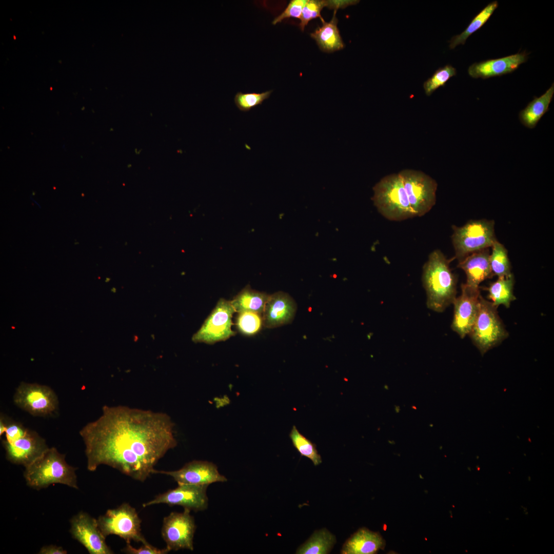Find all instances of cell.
Here are the masks:
<instances>
[{
	"label": "cell",
	"mask_w": 554,
	"mask_h": 554,
	"mask_svg": "<svg viewBox=\"0 0 554 554\" xmlns=\"http://www.w3.org/2000/svg\"><path fill=\"white\" fill-rule=\"evenodd\" d=\"M99 528L106 537L113 535L124 539L127 543L131 541L148 543L141 532L142 520L135 508L124 503L117 507L110 509L97 519Z\"/></svg>",
	"instance_id": "6"
},
{
	"label": "cell",
	"mask_w": 554,
	"mask_h": 554,
	"mask_svg": "<svg viewBox=\"0 0 554 554\" xmlns=\"http://www.w3.org/2000/svg\"><path fill=\"white\" fill-rule=\"evenodd\" d=\"M196 528L194 517L189 510L172 512L163 519L162 538L169 551L180 549L193 551V537Z\"/></svg>",
	"instance_id": "11"
},
{
	"label": "cell",
	"mask_w": 554,
	"mask_h": 554,
	"mask_svg": "<svg viewBox=\"0 0 554 554\" xmlns=\"http://www.w3.org/2000/svg\"><path fill=\"white\" fill-rule=\"evenodd\" d=\"M373 189L374 204L387 219L400 221L416 216L399 173L385 176Z\"/></svg>",
	"instance_id": "4"
},
{
	"label": "cell",
	"mask_w": 554,
	"mask_h": 554,
	"mask_svg": "<svg viewBox=\"0 0 554 554\" xmlns=\"http://www.w3.org/2000/svg\"><path fill=\"white\" fill-rule=\"evenodd\" d=\"M497 308L480 295L477 315L468 335L482 355L508 336Z\"/></svg>",
	"instance_id": "5"
},
{
	"label": "cell",
	"mask_w": 554,
	"mask_h": 554,
	"mask_svg": "<svg viewBox=\"0 0 554 554\" xmlns=\"http://www.w3.org/2000/svg\"><path fill=\"white\" fill-rule=\"evenodd\" d=\"M70 532L72 537L82 544L90 554H112L106 537L99 528L97 519L84 511L78 512L70 520Z\"/></svg>",
	"instance_id": "13"
},
{
	"label": "cell",
	"mask_w": 554,
	"mask_h": 554,
	"mask_svg": "<svg viewBox=\"0 0 554 554\" xmlns=\"http://www.w3.org/2000/svg\"><path fill=\"white\" fill-rule=\"evenodd\" d=\"M498 7L497 1L489 3L472 19L469 25L460 34L453 36L449 42V48L453 49L459 45H464L467 39L474 32L478 30L488 21L494 10Z\"/></svg>",
	"instance_id": "26"
},
{
	"label": "cell",
	"mask_w": 554,
	"mask_h": 554,
	"mask_svg": "<svg viewBox=\"0 0 554 554\" xmlns=\"http://www.w3.org/2000/svg\"><path fill=\"white\" fill-rule=\"evenodd\" d=\"M208 486L178 484V486L175 488L157 495L152 500L144 503L143 506L146 507L158 504H166L169 506H181L190 511H204L208 506V498L207 495Z\"/></svg>",
	"instance_id": "12"
},
{
	"label": "cell",
	"mask_w": 554,
	"mask_h": 554,
	"mask_svg": "<svg viewBox=\"0 0 554 554\" xmlns=\"http://www.w3.org/2000/svg\"><path fill=\"white\" fill-rule=\"evenodd\" d=\"M335 13L336 10L330 22L324 21L322 26L317 28L310 34L319 48L324 52H334L343 49L345 46L337 27L338 19Z\"/></svg>",
	"instance_id": "21"
},
{
	"label": "cell",
	"mask_w": 554,
	"mask_h": 554,
	"mask_svg": "<svg viewBox=\"0 0 554 554\" xmlns=\"http://www.w3.org/2000/svg\"><path fill=\"white\" fill-rule=\"evenodd\" d=\"M456 74V68L450 65L439 68L424 83L425 94L427 96L430 95L438 88L445 86L446 82Z\"/></svg>",
	"instance_id": "30"
},
{
	"label": "cell",
	"mask_w": 554,
	"mask_h": 554,
	"mask_svg": "<svg viewBox=\"0 0 554 554\" xmlns=\"http://www.w3.org/2000/svg\"><path fill=\"white\" fill-rule=\"evenodd\" d=\"M295 304L286 293L278 291L269 295L262 314L263 325L273 328L287 324L292 320Z\"/></svg>",
	"instance_id": "18"
},
{
	"label": "cell",
	"mask_w": 554,
	"mask_h": 554,
	"mask_svg": "<svg viewBox=\"0 0 554 554\" xmlns=\"http://www.w3.org/2000/svg\"><path fill=\"white\" fill-rule=\"evenodd\" d=\"M235 325L241 333L251 336L258 333L263 325L262 314L250 311L238 312Z\"/></svg>",
	"instance_id": "29"
},
{
	"label": "cell",
	"mask_w": 554,
	"mask_h": 554,
	"mask_svg": "<svg viewBox=\"0 0 554 554\" xmlns=\"http://www.w3.org/2000/svg\"><path fill=\"white\" fill-rule=\"evenodd\" d=\"M174 427L164 412L104 405L102 415L80 431L87 469L94 471L106 465L143 482L159 461L176 446Z\"/></svg>",
	"instance_id": "1"
},
{
	"label": "cell",
	"mask_w": 554,
	"mask_h": 554,
	"mask_svg": "<svg viewBox=\"0 0 554 554\" xmlns=\"http://www.w3.org/2000/svg\"><path fill=\"white\" fill-rule=\"evenodd\" d=\"M5 440L12 442L24 436L28 429L22 424L6 418Z\"/></svg>",
	"instance_id": "34"
},
{
	"label": "cell",
	"mask_w": 554,
	"mask_h": 554,
	"mask_svg": "<svg viewBox=\"0 0 554 554\" xmlns=\"http://www.w3.org/2000/svg\"><path fill=\"white\" fill-rule=\"evenodd\" d=\"M272 90L261 93L238 92L234 98L236 107L241 111L247 112L258 105H261L268 99Z\"/></svg>",
	"instance_id": "31"
},
{
	"label": "cell",
	"mask_w": 554,
	"mask_h": 554,
	"mask_svg": "<svg viewBox=\"0 0 554 554\" xmlns=\"http://www.w3.org/2000/svg\"><path fill=\"white\" fill-rule=\"evenodd\" d=\"M7 459L10 462L27 466L49 447L45 440L36 431L28 429L23 437L12 442L2 441Z\"/></svg>",
	"instance_id": "16"
},
{
	"label": "cell",
	"mask_w": 554,
	"mask_h": 554,
	"mask_svg": "<svg viewBox=\"0 0 554 554\" xmlns=\"http://www.w3.org/2000/svg\"><path fill=\"white\" fill-rule=\"evenodd\" d=\"M359 2V1H327V7L337 10L338 8H344L349 5H355Z\"/></svg>",
	"instance_id": "36"
},
{
	"label": "cell",
	"mask_w": 554,
	"mask_h": 554,
	"mask_svg": "<svg viewBox=\"0 0 554 554\" xmlns=\"http://www.w3.org/2000/svg\"><path fill=\"white\" fill-rule=\"evenodd\" d=\"M6 417H5L4 415L1 414V416H0V436H1V437L2 436V435L4 434L5 432L6 427Z\"/></svg>",
	"instance_id": "38"
},
{
	"label": "cell",
	"mask_w": 554,
	"mask_h": 554,
	"mask_svg": "<svg viewBox=\"0 0 554 554\" xmlns=\"http://www.w3.org/2000/svg\"><path fill=\"white\" fill-rule=\"evenodd\" d=\"M385 541L378 532L366 528L359 529L344 544L343 554H373L383 549Z\"/></svg>",
	"instance_id": "20"
},
{
	"label": "cell",
	"mask_w": 554,
	"mask_h": 554,
	"mask_svg": "<svg viewBox=\"0 0 554 554\" xmlns=\"http://www.w3.org/2000/svg\"><path fill=\"white\" fill-rule=\"evenodd\" d=\"M461 294L453 304L454 313L452 329L461 338L468 334L474 322L481 295L479 288H473L466 284L461 285Z\"/></svg>",
	"instance_id": "15"
},
{
	"label": "cell",
	"mask_w": 554,
	"mask_h": 554,
	"mask_svg": "<svg viewBox=\"0 0 554 554\" xmlns=\"http://www.w3.org/2000/svg\"><path fill=\"white\" fill-rule=\"evenodd\" d=\"M493 221H470L462 227L453 226L452 240L454 258L459 261L468 255L491 247L497 241Z\"/></svg>",
	"instance_id": "7"
},
{
	"label": "cell",
	"mask_w": 554,
	"mask_h": 554,
	"mask_svg": "<svg viewBox=\"0 0 554 554\" xmlns=\"http://www.w3.org/2000/svg\"><path fill=\"white\" fill-rule=\"evenodd\" d=\"M122 551L128 554H166L169 552L166 547L159 549L149 543L143 544V545L138 548L133 547L130 543H127Z\"/></svg>",
	"instance_id": "35"
},
{
	"label": "cell",
	"mask_w": 554,
	"mask_h": 554,
	"mask_svg": "<svg viewBox=\"0 0 554 554\" xmlns=\"http://www.w3.org/2000/svg\"><path fill=\"white\" fill-rule=\"evenodd\" d=\"M515 279L513 274L508 276L498 278L486 288L488 297L492 304L498 307L503 305L509 308L512 301L516 299L513 293Z\"/></svg>",
	"instance_id": "25"
},
{
	"label": "cell",
	"mask_w": 554,
	"mask_h": 554,
	"mask_svg": "<svg viewBox=\"0 0 554 554\" xmlns=\"http://www.w3.org/2000/svg\"><path fill=\"white\" fill-rule=\"evenodd\" d=\"M327 7V1L308 0L304 5L300 18V28L302 31L306 26L312 19L319 17L322 22L324 20L321 15L323 8Z\"/></svg>",
	"instance_id": "32"
},
{
	"label": "cell",
	"mask_w": 554,
	"mask_h": 554,
	"mask_svg": "<svg viewBox=\"0 0 554 554\" xmlns=\"http://www.w3.org/2000/svg\"><path fill=\"white\" fill-rule=\"evenodd\" d=\"M307 1L306 0H292L285 9L278 16L275 17L272 24L276 25L282 22L284 19L290 17H294L300 19L302 9Z\"/></svg>",
	"instance_id": "33"
},
{
	"label": "cell",
	"mask_w": 554,
	"mask_h": 554,
	"mask_svg": "<svg viewBox=\"0 0 554 554\" xmlns=\"http://www.w3.org/2000/svg\"><path fill=\"white\" fill-rule=\"evenodd\" d=\"M488 248L473 252L459 261L458 267L463 269L467 276L465 283L473 288H479L480 284L493 275L489 264Z\"/></svg>",
	"instance_id": "19"
},
{
	"label": "cell",
	"mask_w": 554,
	"mask_h": 554,
	"mask_svg": "<svg viewBox=\"0 0 554 554\" xmlns=\"http://www.w3.org/2000/svg\"><path fill=\"white\" fill-rule=\"evenodd\" d=\"M13 399L16 406L34 417L50 416L58 408L56 394L45 385L22 382L16 388Z\"/></svg>",
	"instance_id": "8"
},
{
	"label": "cell",
	"mask_w": 554,
	"mask_h": 554,
	"mask_svg": "<svg viewBox=\"0 0 554 554\" xmlns=\"http://www.w3.org/2000/svg\"><path fill=\"white\" fill-rule=\"evenodd\" d=\"M38 553L39 554H66L67 551L62 547L50 545L43 547Z\"/></svg>",
	"instance_id": "37"
},
{
	"label": "cell",
	"mask_w": 554,
	"mask_h": 554,
	"mask_svg": "<svg viewBox=\"0 0 554 554\" xmlns=\"http://www.w3.org/2000/svg\"><path fill=\"white\" fill-rule=\"evenodd\" d=\"M336 543V538L326 528L315 531L309 539L300 546L298 554L329 553Z\"/></svg>",
	"instance_id": "24"
},
{
	"label": "cell",
	"mask_w": 554,
	"mask_h": 554,
	"mask_svg": "<svg viewBox=\"0 0 554 554\" xmlns=\"http://www.w3.org/2000/svg\"><path fill=\"white\" fill-rule=\"evenodd\" d=\"M236 312L230 301L221 298L205 320L200 329L193 335L196 343L208 344L224 341L235 334L232 330V318Z\"/></svg>",
	"instance_id": "9"
},
{
	"label": "cell",
	"mask_w": 554,
	"mask_h": 554,
	"mask_svg": "<svg viewBox=\"0 0 554 554\" xmlns=\"http://www.w3.org/2000/svg\"><path fill=\"white\" fill-rule=\"evenodd\" d=\"M399 174L416 216L425 214L436 203L437 183L421 171L408 169Z\"/></svg>",
	"instance_id": "10"
},
{
	"label": "cell",
	"mask_w": 554,
	"mask_h": 554,
	"mask_svg": "<svg viewBox=\"0 0 554 554\" xmlns=\"http://www.w3.org/2000/svg\"><path fill=\"white\" fill-rule=\"evenodd\" d=\"M289 437L293 446L302 456L309 459L314 466L322 463V458L316 448V445L302 434L293 426L290 432Z\"/></svg>",
	"instance_id": "28"
},
{
	"label": "cell",
	"mask_w": 554,
	"mask_h": 554,
	"mask_svg": "<svg viewBox=\"0 0 554 554\" xmlns=\"http://www.w3.org/2000/svg\"><path fill=\"white\" fill-rule=\"evenodd\" d=\"M442 252L436 250L429 255L423 267L422 281L427 293L428 308L443 312L456 298L457 279Z\"/></svg>",
	"instance_id": "2"
},
{
	"label": "cell",
	"mask_w": 554,
	"mask_h": 554,
	"mask_svg": "<svg viewBox=\"0 0 554 554\" xmlns=\"http://www.w3.org/2000/svg\"><path fill=\"white\" fill-rule=\"evenodd\" d=\"M75 470L66 462L65 454L55 447H49L25 467L24 476L27 484L37 490L56 483L78 489Z\"/></svg>",
	"instance_id": "3"
},
{
	"label": "cell",
	"mask_w": 554,
	"mask_h": 554,
	"mask_svg": "<svg viewBox=\"0 0 554 554\" xmlns=\"http://www.w3.org/2000/svg\"><path fill=\"white\" fill-rule=\"evenodd\" d=\"M269 295L247 285L230 301L236 312L250 311L262 314Z\"/></svg>",
	"instance_id": "23"
},
{
	"label": "cell",
	"mask_w": 554,
	"mask_h": 554,
	"mask_svg": "<svg viewBox=\"0 0 554 554\" xmlns=\"http://www.w3.org/2000/svg\"><path fill=\"white\" fill-rule=\"evenodd\" d=\"M528 58V53L524 51L499 58L487 60L472 64L469 67L468 73L475 78L500 76L513 72Z\"/></svg>",
	"instance_id": "17"
},
{
	"label": "cell",
	"mask_w": 554,
	"mask_h": 554,
	"mask_svg": "<svg viewBox=\"0 0 554 554\" xmlns=\"http://www.w3.org/2000/svg\"><path fill=\"white\" fill-rule=\"evenodd\" d=\"M160 473L172 477L178 484L207 485L215 482L227 481L221 474L214 463L194 460L185 464L181 468L173 471L154 470L153 474Z\"/></svg>",
	"instance_id": "14"
},
{
	"label": "cell",
	"mask_w": 554,
	"mask_h": 554,
	"mask_svg": "<svg viewBox=\"0 0 554 554\" xmlns=\"http://www.w3.org/2000/svg\"><path fill=\"white\" fill-rule=\"evenodd\" d=\"M491 247L489 264L493 275L500 278L512 274L507 250L504 246L497 240Z\"/></svg>",
	"instance_id": "27"
},
{
	"label": "cell",
	"mask_w": 554,
	"mask_h": 554,
	"mask_svg": "<svg viewBox=\"0 0 554 554\" xmlns=\"http://www.w3.org/2000/svg\"><path fill=\"white\" fill-rule=\"evenodd\" d=\"M554 94V84L540 97L535 96L527 106L519 113L520 122L525 127L535 128L544 114L548 110Z\"/></svg>",
	"instance_id": "22"
}]
</instances>
